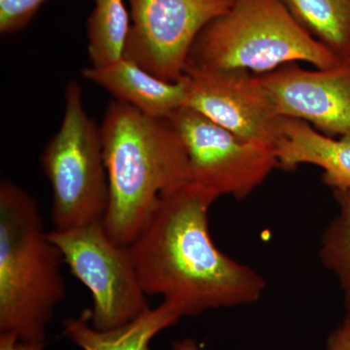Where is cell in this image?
<instances>
[{
  "label": "cell",
  "instance_id": "1",
  "mask_svg": "<svg viewBox=\"0 0 350 350\" xmlns=\"http://www.w3.org/2000/svg\"><path fill=\"white\" fill-rule=\"evenodd\" d=\"M217 199L206 188L186 184L160 200L126 245L145 293L162 296L182 317L251 305L266 290L261 273L214 244L208 214Z\"/></svg>",
  "mask_w": 350,
  "mask_h": 350
},
{
  "label": "cell",
  "instance_id": "2",
  "mask_svg": "<svg viewBox=\"0 0 350 350\" xmlns=\"http://www.w3.org/2000/svg\"><path fill=\"white\" fill-rule=\"evenodd\" d=\"M109 200L103 225L129 245L165 196L189 183L188 160L169 118H155L113 100L100 125Z\"/></svg>",
  "mask_w": 350,
  "mask_h": 350
},
{
  "label": "cell",
  "instance_id": "3",
  "mask_svg": "<svg viewBox=\"0 0 350 350\" xmlns=\"http://www.w3.org/2000/svg\"><path fill=\"white\" fill-rule=\"evenodd\" d=\"M63 254L44 230L38 202L9 179L0 183V333L45 342L64 300Z\"/></svg>",
  "mask_w": 350,
  "mask_h": 350
},
{
  "label": "cell",
  "instance_id": "4",
  "mask_svg": "<svg viewBox=\"0 0 350 350\" xmlns=\"http://www.w3.org/2000/svg\"><path fill=\"white\" fill-rule=\"evenodd\" d=\"M297 62L319 69L342 64L295 20L282 0H234L227 12L200 32L185 68L266 75Z\"/></svg>",
  "mask_w": 350,
  "mask_h": 350
},
{
  "label": "cell",
  "instance_id": "5",
  "mask_svg": "<svg viewBox=\"0 0 350 350\" xmlns=\"http://www.w3.org/2000/svg\"><path fill=\"white\" fill-rule=\"evenodd\" d=\"M40 165L52 191L54 230L103 220L109 187L100 125L88 114L81 87L73 80L64 91L61 126L44 147Z\"/></svg>",
  "mask_w": 350,
  "mask_h": 350
},
{
  "label": "cell",
  "instance_id": "6",
  "mask_svg": "<svg viewBox=\"0 0 350 350\" xmlns=\"http://www.w3.org/2000/svg\"><path fill=\"white\" fill-rule=\"evenodd\" d=\"M48 238L61 250L71 273L91 292L94 328H118L150 308L128 247L110 238L103 220L53 230Z\"/></svg>",
  "mask_w": 350,
  "mask_h": 350
},
{
  "label": "cell",
  "instance_id": "7",
  "mask_svg": "<svg viewBox=\"0 0 350 350\" xmlns=\"http://www.w3.org/2000/svg\"><path fill=\"white\" fill-rule=\"evenodd\" d=\"M169 119L185 147L189 183L218 198L244 199L278 167L275 149L241 139L190 107L179 108Z\"/></svg>",
  "mask_w": 350,
  "mask_h": 350
},
{
  "label": "cell",
  "instance_id": "8",
  "mask_svg": "<svg viewBox=\"0 0 350 350\" xmlns=\"http://www.w3.org/2000/svg\"><path fill=\"white\" fill-rule=\"evenodd\" d=\"M131 25L125 56L165 81L184 75L191 47L234 0H128Z\"/></svg>",
  "mask_w": 350,
  "mask_h": 350
},
{
  "label": "cell",
  "instance_id": "9",
  "mask_svg": "<svg viewBox=\"0 0 350 350\" xmlns=\"http://www.w3.org/2000/svg\"><path fill=\"white\" fill-rule=\"evenodd\" d=\"M185 107L245 140L276 149L284 117L269 100L259 76L239 69L185 68Z\"/></svg>",
  "mask_w": 350,
  "mask_h": 350
},
{
  "label": "cell",
  "instance_id": "10",
  "mask_svg": "<svg viewBox=\"0 0 350 350\" xmlns=\"http://www.w3.org/2000/svg\"><path fill=\"white\" fill-rule=\"evenodd\" d=\"M259 77L280 116L312 124L328 137L350 138V64L317 70L288 64Z\"/></svg>",
  "mask_w": 350,
  "mask_h": 350
},
{
  "label": "cell",
  "instance_id": "11",
  "mask_svg": "<svg viewBox=\"0 0 350 350\" xmlns=\"http://www.w3.org/2000/svg\"><path fill=\"white\" fill-rule=\"evenodd\" d=\"M81 75L107 90L115 100L155 118H169L187 101V76L176 82L165 81L126 57L100 68H83Z\"/></svg>",
  "mask_w": 350,
  "mask_h": 350
},
{
  "label": "cell",
  "instance_id": "12",
  "mask_svg": "<svg viewBox=\"0 0 350 350\" xmlns=\"http://www.w3.org/2000/svg\"><path fill=\"white\" fill-rule=\"evenodd\" d=\"M278 167L292 170L300 165L323 170L332 190H350V138L334 139L301 120L283 119L282 137L275 149Z\"/></svg>",
  "mask_w": 350,
  "mask_h": 350
},
{
  "label": "cell",
  "instance_id": "13",
  "mask_svg": "<svg viewBox=\"0 0 350 350\" xmlns=\"http://www.w3.org/2000/svg\"><path fill=\"white\" fill-rule=\"evenodd\" d=\"M91 317V310L86 308L78 317L64 321L66 337L83 350H151L152 340L183 317L176 306L165 301L111 330L94 328Z\"/></svg>",
  "mask_w": 350,
  "mask_h": 350
},
{
  "label": "cell",
  "instance_id": "14",
  "mask_svg": "<svg viewBox=\"0 0 350 350\" xmlns=\"http://www.w3.org/2000/svg\"><path fill=\"white\" fill-rule=\"evenodd\" d=\"M295 20L340 59L350 64V0H282Z\"/></svg>",
  "mask_w": 350,
  "mask_h": 350
},
{
  "label": "cell",
  "instance_id": "15",
  "mask_svg": "<svg viewBox=\"0 0 350 350\" xmlns=\"http://www.w3.org/2000/svg\"><path fill=\"white\" fill-rule=\"evenodd\" d=\"M87 22L88 54L92 66L100 68L125 56L131 18L125 0H93Z\"/></svg>",
  "mask_w": 350,
  "mask_h": 350
},
{
  "label": "cell",
  "instance_id": "16",
  "mask_svg": "<svg viewBox=\"0 0 350 350\" xmlns=\"http://www.w3.org/2000/svg\"><path fill=\"white\" fill-rule=\"evenodd\" d=\"M338 211L322 234V264L340 282L347 314H350V190H333Z\"/></svg>",
  "mask_w": 350,
  "mask_h": 350
},
{
  "label": "cell",
  "instance_id": "17",
  "mask_svg": "<svg viewBox=\"0 0 350 350\" xmlns=\"http://www.w3.org/2000/svg\"><path fill=\"white\" fill-rule=\"evenodd\" d=\"M48 0H0V32L12 34L25 29Z\"/></svg>",
  "mask_w": 350,
  "mask_h": 350
},
{
  "label": "cell",
  "instance_id": "18",
  "mask_svg": "<svg viewBox=\"0 0 350 350\" xmlns=\"http://www.w3.org/2000/svg\"><path fill=\"white\" fill-rule=\"evenodd\" d=\"M323 350H350V314L332 332Z\"/></svg>",
  "mask_w": 350,
  "mask_h": 350
},
{
  "label": "cell",
  "instance_id": "19",
  "mask_svg": "<svg viewBox=\"0 0 350 350\" xmlns=\"http://www.w3.org/2000/svg\"><path fill=\"white\" fill-rule=\"evenodd\" d=\"M45 342L21 340L16 332L0 333V350H43Z\"/></svg>",
  "mask_w": 350,
  "mask_h": 350
},
{
  "label": "cell",
  "instance_id": "20",
  "mask_svg": "<svg viewBox=\"0 0 350 350\" xmlns=\"http://www.w3.org/2000/svg\"><path fill=\"white\" fill-rule=\"evenodd\" d=\"M172 350H202L194 338H186L172 344Z\"/></svg>",
  "mask_w": 350,
  "mask_h": 350
}]
</instances>
